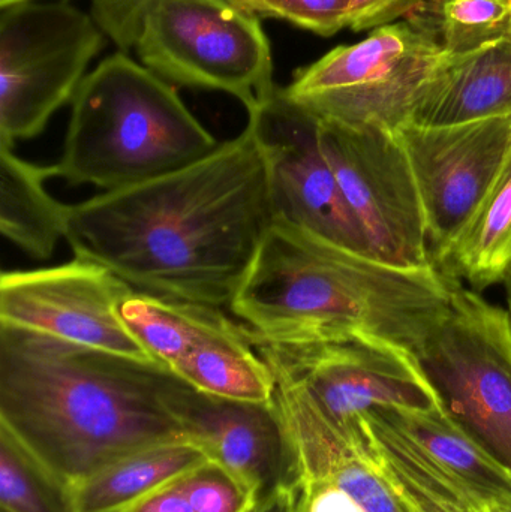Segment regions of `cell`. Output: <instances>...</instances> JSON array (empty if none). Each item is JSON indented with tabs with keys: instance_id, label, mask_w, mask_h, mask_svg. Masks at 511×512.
I'll return each instance as SVG.
<instances>
[{
	"instance_id": "cell-7",
	"label": "cell",
	"mask_w": 511,
	"mask_h": 512,
	"mask_svg": "<svg viewBox=\"0 0 511 512\" xmlns=\"http://www.w3.org/2000/svg\"><path fill=\"white\" fill-rule=\"evenodd\" d=\"M135 51L168 83L227 93L246 111L278 87L261 17L231 0H161Z\"/></svg>"
},
{
	"instance_id": "cell-11",
	"label": "cell",
	"mask_w": 511,
	"mask_h": 512,
	"mask_svg": "<svg viewBox=\"0 0 511 512\" xmlns=\"http://www.w3.org/2000/svg\"><path fill=\"white\" fill-rule=\"evenodd\" d=\"M246 126L266 159L273 221L371 256L324 150L320 119L278 86L248 111Z\"/></svg>"
},
{
	"instance_id": "cell-15",
	"label": "cell",
	"mask_w": 511,
	"mask_h": 512,
	"mask_svg": "<svg viewBox=\"0 0 511 512\" xmlns=\"http://www.w3.org/2000/svg\"><path fill=\"white\" fill-rule=\"evenodd\" d=\"M275 405L296 457L299 484L329 481L353 496L365 512H407L387 484L357 456L315 405L302 382L270 367Z\"/></svg>"
},
{
	"instance_id": "cell-17",
	"label": "cell",
	"mask_w": 511,
	"mask_h": 512,
	"mask_svg": "<svg viewBox=\"0 0 511 512\" xmlns=\"http://www.w3.org/2000/svg\"><path fill=\"white\" fill-rule=\"evenodd\" d=\"M511 114V39L444 56L426 81L411 119L419 126H452Z\"/></svg>"
},
{
	"instance_id": "cell-5",
	"label": "cell",
	"mask_w": 511,
	"mask_h": 512,
	"mask_svg": "<svg viewBox=\"0 0 511 512\" xmlns=\"http://www.w3.org/2000/svg\"><path fill=\"white\" fill-rule=\"evenodd\" d=\"M441 411L511 474V316L453 286L449 312L414 352Z\"/></svg>"
},
{
	"instance_id": "cell-34",
	"label": "cell",
	"mask_w": 511,
	"mask_h": 512,
	"mask_svg": "<svg viewBox=\"0 0 511 512\" xmlns=\"http://www.w3.org/2000/svg\"><path fill=\"white\" fill-rule=\"evenodd\" d=\"M504 285H506V294H507V303H509V312L511 316V271L509 276L504 280Z\"/></svg>"
},
{
	"instance_id": "cell-25",
	"label": "cell",
	"mask_w": 511,
	"mask_h": 512,
	"mask_svg": "<svg viewBox=\"0 0 511 512\" xmlns=\"http://www.w3.org/2000/svg\"><path fill=\"white\" fill-rule=\"evenodd\" d=\"M0 508L2 512H74L68 487L2 429Z\"/></svg>"
},
{
	"instance_id": "cell-3",
	"label": "cell",
	"mask_w": 511,
	"mask_h": 512,
	"mask_svg": "<svg viewBox=\"0 0 511 512\" xmlns=\"http://www.w3.org/2000/svg\"><path fill=\"white\" fill-rule=\"evenodd\" d=\"M456 282L437 265L393 267L273 221L230 307L270 342L363 334L414 354L449 312Z\"/></svg>"
},
{
	"instance_id": "cell-32",
	"label": "cell",
	"mask_w": 511,
	"mask_h": 512,
	"mask_svg": "<svg viewBox=\"0 0 511 512\" xmlns=\"http://www.w3.org/2000/svg\"><path fill=\"white\" fill-rule=\"evenodd\" d=\"M297 505H299V487L282 490L272 501L261 505L254 512H296Z\"/></svg>"
},
{
	"instance_id": "cell-13",
	"label": "cell",
	"mask_w": 511,
	"mask_h": 512,
	"mask_svg": "<svg viewBox=\"0 0 511 512\" xmlns=\"http://www.w3.org/2000/svg\"><path fill=\"white\" fill-rule=\"evenodd\" d=\"M134 286L98 262L65 264L0 277V322L68 342L153 361L120 316Z\"/></svg>"
},
{
	"instance_id": "cell-16",
	"label": "cell",
	"mask_w": 511,
	"mask_h": 512,
	"mask_svg": "<svg viewBox=\"0 0 511 512\" xmlns=\"http://www.w3.org/2000/svg\"><path fill=\"white\" fill-rule=\"evenodd\" d=\"M350 445L407 512H492L380 408L360 415Z\"/></svg>"
},
{
	"instance_id": "cell-21",
	"label": "cell",
	"mask_w": 511,
	"mask_h": 512,
	"mask_svg": "<svg viewBox=\"0 0 511 512\" xmlns=\"http://www.w3.org/2000/svg\"><path fill=\"white\" fill-rule=\"evenodd\" d=\"M432 459L449 469L486 504L511 508V474L441 411L380 408Z\"/></svg>"
},
{
	"instance_id": "cell-9",
	"label": "cell",
	"mask_w": 511,
	"mask_h": 512,
	"mask_svg": "<svg viewBox=\"0 0 511 512\" xmlns=\"http://www.w3.org/2000/svg\"><path fill=\"white\" fill-rule=\"evenodd\" d=\"M246 327V325H245ZM249 342L269 366L302 382L321 414L341 436L375 408L432 411L437 396L413 352L363 334L300 342Z\"/></svg>"
},
{
	"instance_id": "cell-29",
	"label": "cell",
	"mask_w": 511,
	"mask_h": 512,
	"mask_svg": "<svg viewBox=\"0 0 511 512\" xmlns=\"http://www.w3.org/2000/svg\"><path fill=\"white\" fill-rule=\"evenodd\" d=\"M423 0H351L347 27L354 32L377 29L408 17Z\"/></svg>"
},
{
	"instance_id": "cell-1",
	"label": "cell",
	"mask_w": 511,
	"mask_h": 512,
	"mask_svg": "<svg viewBox=\"0 0 511 512\" xmlns=\"http://www.w3.org/2000/svg\"><path fill=\"white\" fill-rule=\"evenodd\" d=\"M272 222L266 159L246 126L191 167L69 206L65 239L137 291L221 307Z\"/></svg>"
},
{
	"instance_id": "cell-18",
	"label": "cell",
	"mask_w": 511,
	"mask_h": 512,
	"mask_svg": "<svg viewBox=\"0 0 511 512\" xmlns=\"http://www.w3.org/2000/svg\"><path fill=\"white\" fill-rule=\"evenodd\" d=\"M191 442H170L123 457L69 489L74 512H131L144 499L209 462Z\"/></svg>"
},
{
	"instance_id": "cell-28",
	"label": "cell",
	"mask_w": 511,
	"mask_h": 512,
	"mask_svg": "<svg viewBox=\"0 0 511 512\" xmlns=\"http://www.w3.org/2000/svg\"><path fill=\"white\" fill-rule=\"evenodd\" d=\"M351 0H281L278 20L320 36H333L347 27Z\"/></svg>"
},
{
	"instance_id": "cell-37",
	"label": "cell",
	"mask_w": 511,
	"mask_h": 512,
	"mask_svg": "<svg viewBox=\"0 0 511 512\" xmlns=\"http://www.w3.org/2000/svg\"><path fill=\"white\" fill-rule=\"evenodd\" d=\"M27 2V0H0V6L12 5V3Z\"/></svg>"
},
{
	"instance_id": "cell-8",
	"label": "cell",
	"mask_w": 511,
	"mask_h": 512,
	"mask_svg": "<svg viewBox=\"0 0 511 512\" xmlns=\"http://www.w3.org/2000/svg\"><path fill=\"white\" fill-rule=\"evenodd\" d=\"M440 45L410 21L377 27L357 44L339 45L299 69L285 93L327 122L396 129L441 59Z\"/></svg>"
},
{
	"instance_id": "cell-14",
	"label": "cell",
	"mask_w": 511,
	"mask_h": 512,
	"mask_svg": "<svg viewBox=\"0 0 511 512\" xmlns=\"http://www.w3.org/2000/svg\"><path fill=\"white\" fill-rule=\"evenodd\" d=\"M170 406L188 441L242 480L257 496L258 508L282 490L299 487L296 457L275 402L210 396L180 381Z\"/></svg>"
},
{
	"instance_id": "cell-24",
	"label": "cell",
	"mask_w": 511,
	"mask_h": 512,
	"mask_svg": "<svg viewBox=\"0 0 511 512\" xmlns=\"http://www.w3.org/2000/svg\"><path fill=\"white\" fill-rule=\"evenodd\" d=\"M510 0H423L407 17L446 56L507 38Z\"/></svg>"
},
{
	"instance_id": "cell-19",
	"label": "cell",
	"mask_w": 511,
	"mask_h": 512,
	"mask_svg": "<svg viewBox=\"0 0 511 512\" xmlns=\"http://www.w3.org/2000/svg\"><path fill=\"white\" fill-rule=\"evenodd\" d=\"M56 167H41L18 158L11 147L0 146V233L35 259H50L57 242L65 239L69 206L54 200L45 180Z\"/></svg>"
},
{
	"instance_id": "cell-26",
	"label": "cell",
	"mask_w": 511,
	"mask_h": 512,
	"mask_svg": "<svg viewBox=\"0 0 511 512\" xmlns=\"http://www.w3.org/2000/svg\"><path fill=\"white\" fill-rule=\"evenodd\" d=\"M177 483L195 512H254L258 508L255 493L213 460L192 469Z\"/></svg>"
},
{
	"instance_id": "cell-10",
	"label": "cell",
	"mask_w": 511,
	"mask_h": 512,
	"mask_svg": "<svg viewBox=\"0 0 511 512\" xmlns=\"http://www.w3.org/2000/svg\"><path fill=\"white\" fill-rule=\"evenodd\" d=\"M321 138L369 255L393 267H432L422 198L398 132L321 120Z\"/></svg>"
},
{
	"instance_id": "cell-2",
	"label": "cell",
	"mask_w": 511,
	"mask_h": 512,
	"mask_svg": "<svg viewBox=\"0 0 511 512\" xmlns=\"http://www.w3.org/2000/svg\"><path fill=\"white\" fill-rule=\"evenodd\" d=\"M179 381L156 361L0 322V429L68 489L137 451L189 442L170 406Z\"/></svg>"
},
{
	"instance_id": "cell-20",
	"label": "cell",
	"mask_w": 511,
	"mask_h": 512,
	"mask_svg": "<svg viewBox=\"0 0 511 512\" xmlns=\"http://www.w3.org/2000/svg\"><path fill=\"white\" fill-rule=\"evenodd\" d=\"M201 393L239 402H275L272 369L249 342L245 325L228 322L204 337L173 369Z\"/></svg>"
},
{
	"instance_id": "cell-30",
	"label": "cell",
	"mask_w": 511,
	"mask_h": 512,
	"mask_svg": "<svg viewBox=\"0 0 511 512\" xmlns=\"http://www.w3.org/2000/svg\"><path fill=\"white\" fill-rule=\"evenodd\" d=\"M299 512H365L353 496L329 481L299 484Z\"/></svg>"
},
{
	"instance_id": "cell-4",
	"label": "cell",
	"mask_w": 511,
	"mask_h": 512,
	"mask_svg": "<svg viewBox=\"0 0 511 512\" xmlns=\"http://www.w3.org/2000/svg\"><path fill=\"white\" fill-rule=\"evenodd\" d=\"M221 144L173 84L119 51L78 87L54 167L71 185L117 191L191 167Z\"/></svg>"
},
{
	"instance_id": "cell-36",
	"label": "cell",
	"mask_w": 511,
	"mask_h": 512,
	"mask_svg": "<svg viewBox=\"0 0 511 512\" xmlns=\"http://www.w3.org/2000/svg\"><path fill=\"white\" fill-rule=\"evenodd\" d=\"M507 38L511 39V0L509 9V20H507Z\"/></svg>"
},
{
	"instance_id": "cell-23",
	"label": "cell",
	"mask_w": 511,
	"mask_h": 512,
	"mask_svg": "<svg viewBox=\"0 0 511 512\" xmlns=\"http://www.w3.org/2000/svg\"><path fill=\"white\" fill-rule=\"evenodd\" d=\"M450 279L476 291L504 282L511 271V155L470 224L437 262Z\"/></svg>"
},
{
	"instance_id": "cell-27",
	"label": "cell",
	"mask_w": 511,
	"mask_h": 512,
	"mask_svg": "<svg viewBox=\"0 0 511 512\" xmlns=\"http://www.w3.org/2000/svg\"><path fill=\"white\" fill-rule=\"evenodd\" d=\"M161 0H90V14L122 53L137 45L144 23Z\"/></svg>"
},
{
	"instance_id": "cell-38",
	"label": "cell",
	"mask_w": 511,
	"mask_h": 512,
	"mask_svg": "<svg viewBox=\"0 0 511 512\" xmlns=\"http://www.w3.org/2000/svg\"><path fill=\"white\" fill-rule=\"evenodd\" d=\"M296 512H299V505H297V511Z\"/></svg>"
},
{
	"instance_id": "cell-22",
	"label": "cell",
	"mask_w": 511,
	"mask_h": 512,
	"mask_svg": "<svg viewBox=\"0 0 511 512\" xmlns=\"http://www.w3.org/2000/svg\"><path fill=\"white\" fill-rule=\"evenodd\" d=\"M120 316L149 357L171 372L204 337L231 321L219 307L137 289L120 304Z\"/></svg>"
},
{
	"instance_id": "cell-33",
	"label": "cell",
	"mask_w": 511,
	"mask_h": 512,
	"mask_svg": "<svg viewBox=\"0 0 511 512\" xmlns=\"http://www.w3.org/2000/svg\"><path fill=\"white\" fill-rule=\"evenodd\" d=\"M261 18H276L281 0H231Z\"/></svg>"
},
{
	"instance_id": "cell-12",
	"label": "cell",
	"mask_w": 511,
	"mask_h": 512,
	"mask_svg": "<svg viewBox=\"0 0 511 512\" xmlns=\"http://www.w3.org/2000/svg\"><path fill=\"white\" fill-rule=\"evenodd\" d=\"M422 198L429 248L441 258L479 212L511 155V114L396 129Z\"/></svg>"
},
{
	"instance_id": "cell-35",
	"label": "cell",
	"mask_w": 511,
	"mask_h": 512,
	"mask_svg": "<svg viewBox=\"0 0 511 512\" xmlns=\"http://www.w3.org/2000/svg\"><path fill=\"white\" fill-rule=\"evenodd\" d=\"M492 512H511V508L506 507H494V505H489Z\"/></svg>"
},
{
	"instance_id": "cell-31",
	"label": "cell",
	"mask_w": 511,
	"mask_h": 512,
	"mask_svg": "<svg viewBox=\"0 0 511 512\" xmlns=\"http://www.w3.org/2000/svg\"><path fill=\"white\" fill-rule=\"evenodd\" d=\"M177 481L144 499L131 512H195Z\"/></svg>"
},
{
	"instance_id": "cell-6",
	"label": "cell",
	"mask_w": 511,
	"mask_h": 512,
	"mask_svg": "<svg viewBox=\"0 0 511 512\" xmlns=\"http://www.w3.org/2000/svg\"><path fill=\"white\" fill-rule=\"evenodd\" d=\"M107 36L68 0L0 6V146L38 137L72 102Z\"/></svg>"
}]
</instances>
